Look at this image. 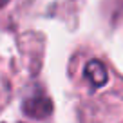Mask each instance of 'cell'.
I'll use <instances>...</instances> for the list:
<instances>
[{
	"label": "cell",
	"instance_id": "obj_2",
	"mask_svg": "<svg viewBox=\"0 0 123 123\" xmlns=\"http://www.w3.org/2000/svg\"><path fill=\"white\" fill-rule=\"evenodd\" d=\"M85 76L92 83V87H101L107 83V69L98 60H91L85 65Z\"/></svg>",
	"mask_w": 123,
	"mask_h": 123
},
{
	"label": "cell",
	"instance_id": "obj_3",
	"mask_svg": "<svg viewBox=\"0 0 123 123\" xmlns=\"http://www.w3.org/2000/svg\"><path fill=\"white\" fill-rule=\"evenodd\" d=\"M7 2H9V0H0V7H4V6L7 4Z\"/></svg>",
	"mask_w": 123,
	"mask_h": 123
},
{
	"label": "cell",
	"instance_id": "obj_1",
	"mask_svg": "<svg viewBox=\"0 0 123 123\" xmlns=\"http://www.w3.org/2000/svg\"><path fill=\"white\" fill-rule=\"evenodd\" d=\"M24 112L31 118L42 119V118H47L53 112V103L43 92H38V94L29 96L24 101Z\"/></svg>",
	"mask_w": 123,
	"mask_h": 123
}]
</instances>
